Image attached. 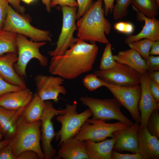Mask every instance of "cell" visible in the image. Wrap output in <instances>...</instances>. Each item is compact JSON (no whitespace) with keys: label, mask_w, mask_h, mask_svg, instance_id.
Instances as JSON below:
<instances>
[{"label":"cell","mask_w":159,"mask_h":159,"mask_svg":"<svg viewBox=\"0 0 159 159\" xmlns=\"http://www.w3.org/2000/svg\"><path fill=\"white\" fill-rule=\"evenodd\" d=\"M10 140L9 139H4L0 141V150L3 147L8 144Z\"/></svg>","instance_id":"47"},{"label":"cell","mask_w":159,"mask_h":159,"mask_svg":"<svg viewBox=\"0 0 159 159\" xmlns=\"http://www.w3.org/2000/svg\"><path fill=\"white\" fill-rule=\"evenodd\" d=\"M78 9L77 12V19H79L88 10L91 6L92 0H77Z\"/></svg>","instance_id":"33"},{"label":"cell","mask_w":159,"mask_h":159,"mask_svg":"<svg viewBox=\"0 0 159 159\" xmlns=\"http://www.w3.org/2000/svg\"><path fill=\"white\" fill-rule=\"evenodd\" d=\"M24 109L16 111L0 106V129L4 139L10 140L15 134L18 120Z\"/></svg>","instance_id":"22"},{"label":"cell","mask_w":159,"mask_h":159,"mask_svg":"<svg viewBox=\"0 0 159 159\" xmlns=\"http://www.w3.org/2000/svg\"><path fill=\"white\" fill-rule=\"evenodd\" d=\"M105 5L104 14L107 16L109 12L112 13L115 0H102Z\"/></svg>","instance_id":"43"},{"label":"cell","mask_w":159,"mask_h":159,"mask_svg":"<svg viewBox=\"0 0 159 159\" xmlns=\"http://www.w3.org/2000/svg\"><path fill=\"white\" fill-rule=\"evenodd\" d=\"M112 12L113 17L115 20L121 19L128 15V8L132 3V0H115Z\"/></svg>","instance_id":"29"},{"label":"cell","mask_w":159,"mask_h":159,"mask_svg":"<svg viewBox=\"0 0 159 159\" xmlns=\"http://www.w3.org/2000/svg\"><path fill=\"white\" fill-rule=\"evenodd\" d=\"M45 105L36 92L24 108L21 117L27 122L33 123L40 120Z\"/></svg>","instance_id":"24"},{"label":"cell","mask_w":159,"mask_h":159,"mask_svg":"<svg viewBox=\"0 0 159 159\" xmlns=\"http://www.w3.org/2000/svg\"><path fill=\"white\" fill-rule=\"evenodd\" d=\"M133 6L148 18L155 17L158 14L159 3L157 0H132Z\"/></svg>","instance_id":"26"},{"label":"cell","mask_w":159,"mask_h":159,"mask_svg":"<svg viewBox=\"0 0 159 159\" xmlns=\"http://www.w3.org/2000/svg\"><path fill=\"white\" fill-rule=\"evenodd\" d=\"M147 72L150 79L159 84V70Z\"/></svg>","instance_id":"45"},{"label":"cell","mask_w":159,"mask_h":159,"mask_svg":"<svg viewBox=\"0 0 159 159\" xmlns=\"http://www.w3.org/2000/svg\"><path fill=\"white\" fill-rule=\"evenodd\" d=\"M2 29L28 37L35 42L51 41L49 31L33 26L27 17L17 12L9 5Z\"/></svg>","instance_id":"7"},{"label":"cell","mask_w":159,"mask_h":159,"mask_svg":"<svg viewBox=\"0 0 159 159\" xmlns=\"http://www.w3.org/2000/svg\"><path fill=\"white\" fill-rule=\"evenodd\" d=\"M0 159H16L12 150L9 144L0 150Z\"/></svg>","instance_id":"38"},{"label":"cell","mask_w":159,"mask_h":159,"mask_svg":"<svg viewBox=\"0 0 159 159\" xmlns=\"http://www.w3.org/2000/svg\"><path fill=\"white\" fill-rule=\"evenodd\" d=\"M114 29L120 33L130 35L133 32L135 27L131 22L122 21L116 23L114 25Z\"/></svg>","instance_id":"32"},{"label":"cell","mask_w":159,"mask_h":159,"mask_svg":"<svg viewBox=\"0 0 159 159\" xmlns=\"http://www.w3.org/2000/svg\"><path fill=\"white\" fill-rule=\"evenodd\" d=\"M150 80L148 72L141 74L140 83L141 94L138 104L140 118V128L146 125L151 113L154 110L159 109V103L155 100L150 92Z\"/></svg>","instance_id":"14"},{"label":"cell","mask_w":159,"mask_h":159,"mask_svg":"<svg viewBox=\"0 0 159 159\" xmlns=\"http://www.w3.org/2000/svg\"><path fill=\"white\" fill-rule=\"evenodd\" d=\"M34 79L36 93L43 101L51 100L57 103L59 102L60 94L65 95L67 93L66 89L62 86L64 79L61 77L39 74Z\"/></svg>","instance_id":"13"},{"label":"cell","mask_w":159,"mask_h":159,"mask_svg":"<svg viewBox=\"0 0 159 159\" xmlns=\"http://www.w3.org/2000/svg\"><path fill=\"white\" fill-rule=\"evenodd\" d=\"M84 141L89 159H112V152L115 141L113 136L110 139L98 142L90 140Z\"/></svg>","instance_id":"21"},{"label":"cell","mask_w":159,"mask_h":159,"mask_svg":"<svg viewBox=\"0 0 159 159\" xmlns=\"http://www.w3.org/2000/svg\"><path fill=\"white\" fill-rule=\"evenodd\" d=\"M138 147L137 153L144 159L159 158L158 138L151 134L146 125L139 128L138 133Z\"/></svg>","instance_id":"17"},{"label":"cell","mask_w":159,"mask_h":159,"mask_svg":"<svg viewBox=\"0 0 159 159\" xmlns=\"http://www.w3.org/2000/svg\"><path fill=\"white\" fill-rule=\"evenodd\" d=\"M77 103H67L62 113L57 115L56 120L61 124L60 129L56 132V138L59 140L58 147L67 139L74 137L85 122L92 116L91 110L87 109L80 113L77 111Z\"/></svg>","instance_id":"5"},{"label":"cell","mask_w":159,"mask_h":159,"mask_svg":"<svg viewBox=\"0 0 159 159\" xmlns=\"http://www.w3.org/2000/svg\"><path fill=\"white\" fill-rule=\"evenodd\" d=\"M17 34L11 31L0 30V57L6 53L17 54Z\"/></svg>","instance_id":"25"},{"label":"cell","mask_w":159,"mask_h":159,"mask_svg":"<svg viewBox=\"0 0 159 159\" xmlns=\"http://www.w3.org/2000/svg\"><path fill=\"white\" fill-rule=\"evenodd\" d=\"M102 0H97L77 23L79 39L91 43L98 42L107 44L109 42L105 34H109L112 26L105 17Z\"/></svg>","instance_id":"2"},{"label":"cell","mask_w":159,"mask_h":159,"mask_svg":"<svg viewBox=\"0 0 159 159\" xmlns=\"http://www.w3.org/2000/svg\"><path fill=\"white\" fill-rule=\"evenodd\" d=\"M59 5L60 6H67L71 7L78 6L77 1L75 0H52L51 6L53 7Z\"/></svg>","instance_id":"39"},{"label":"cell","mask_w":159,"mask_h":159,"mask_svg":"<svg viewBox=\"0 0 159 159\" xmlns=\"http://www.w3.org/2000/svg\"><path fill=\"white\" fill-rule=\"evenodd\" d=\"M64 109L59 110L55 109L52 102L45 101V105L41 118V140L42 149L45 159H52L55 156L56 150L52 144V140L55 137L52 119L55 116L62 113Z\"/></svg>","instance_id":"11"},{"label":"cell","mask_w":159,"mask_h":159,"mask_svg":"<svg viewBox=\"0 0 159 159\" xmlns=\"http://www.w3.org/2000/svg\"><path fill=\"white\" fill-rule=\"evenodd\" d=\"M8 3L11 4L15 11L20 14L24 13L25 8L20 4V0H7Z\"/></svg>","instance_id":"42"},{"label":"cell","mask_w":159,"mask_h":159,"mask_svg":"<svg viewBox=\"0 0 159 159\" xmlns=\"http://www.w3.org/2000/svg\"><path fill=\"white\" fill-rule=\"evenodd\" d=\"M150 54L151 55H159V40L154 42L150 49Z\"/></svg>","instance_id":"44"},{"label":"cell","mask_w":159,"mask_h":159,"mask_svg":"<svg viewBox=\"0 0 159 159\" xmlns=\"http://www.w3.org/2000/svg\"><path fill=\"white\" fill-rule=\"evenodd\" d=\"M59 147L57 153L58 158L89 159L84 141L72 137L65 140Z\"/></svg>","instance_id":"20"},{"label":"cell","mask_w":159,"mask_h":159,"mask_svg":"<svg viewBox=\"0 0 159 159\" xmlns=\"http://www.w3.org/2000/svg\"><path fill=\"white\" fill-rule=\"evenodd\" d=\"M139 123L135 122L127 128L115 131L113 133L115 139L113 150L117 152L127 151L137 153L138 133Z\"/></svg>","instance_id":"15"},{"label":"cell","mask_w":159,"mask_h":159,"mask_svg":"<svg viewBox=\"0 0 159 159\" xmlns=\"http://www.w3.org/2000/svg\"><path fill=\"white\" fill-rule=\"evenodd\" d=\"M8 3L7 0H0V30L2 29L6 17Z\"/></svg>","instance_id":"37"},{"label":"cell","mask_w":159,"mask_h":159,"mask_svg":"<svg viewBox=\"0 0 159 159\" xmlns=\"http://www.w3.org/2000/svg\"><path fill=\"white\" fill-rule=\"evenodd\" d=\"M16 40L18 59L14 67L20 77L22 78L26 77V68L32 59H37L42 66L46 67L48 65V58L42 54L39 50L40 47L46 44L45 42L30 41L25 36L17 34Z\"/></svg>","instance_id":"6"},{"label":"cell","mask_w":159,"mask_h":159,"mask_svg":"<svg viewBox=\"0 0 159 159\" xmlns=\"http://www.w3.org/2000/svg\"><path fill=\"white\" fill-rule=\"evenodd\" d=\"M112 159H144L139 153L122 154L113 150L111 154Z\"/></svg>","instance_id":"36"},{"label":"cell","mask_w":159,"mask_h":159,"mask_svg":"<svg viewBox=\"0 0 159 159\" xmlns=\"http://www.w3.org/2000/svg\"><path fill=\"white\" fill-rule=\"evenodd\" d=\"M16 159H40L37 153L32 150H26L20 153Z\"/></svg>","instance_id":"40"},{"label":"cell","mask_w":159,"mask_h":159,"mask_svg":"<svg viewBox=\"0 0 159 159\" xmlns=\"http://www.w3.org/2000/svg\"><path fill=\"white\" fill-rule=\"evenodd\" d=\"M80 100L91 110L93 119L105 121L116 120L129 127L134 123L122 114L121 106L114 98L101 99L85 96L81 97Z\"/></svg>","instance_id":"4"},{"label":"cell","mask_w":159,"mask_h":159,"mask_svg":"<svg viewBox=\"0 0 159 159\" xmlns=\"http://www.w3.org/2000/svg\"><path fill=\"white\" fill-rule=\"evenodd\" d=\"M3 138V136L1 132V131L0 129V141L2 140Z\"/></svg>","instance_id":"49"},{"label":"cell","mask_w":159,"mask_h":159,"mask_svg":"<svg viewBox=\"0 0 159 159\" xmlns=\"http://www.w3.org/2000/svg\"><path fill=\"white\" fill-rule=\"evenodd\" d=\"M157 1L158 2V3H159V0H157Z\"/></svg>","instance_id":"50"},{"label":"cell","mask_w":159,"mask_h":159,"mask_svg":"<svg viewBox=\"0 0 159 159\" xmlns=\"http://www.w3.org/2000/svg\"><path fill=\"white\" fill-rule=\"evenodd\" d=\"M22 89L18 86L9 83L0 77V96L8 92L19 91Z\"/></svg>","instance_id":"34"},{"label":"cell","mask_w":159,"mask_h":159,"mask_svg":"<svg viewBox=\"0 0 159 159\" xmlns=\"http://www.w3.org/2000/svg\"><path fill=\"white\" fill-rule=\"evenodd\" d=\"M52 0H42L43 3L45 5L46 9L48 12L51 11V3Z\"/></svg>","instance_id":"46"},{"label":"cell","mask_w":159,"mask_h":159,"mask_svg":"<svg viewBox=\"0 0 159 159\" xmlns=\"http://www.w3.org/2000/svg\"><path fill=\"white\" fill-rule=\"evenodd\" d=\"M154 42L148 39H144L131 42L128 45L130 48L135 51L146 60L150 55V49Z\"/></svg>","instance_id":"27"},{"label":"cell","mask_w":159,"mask_h":159,"mask_svg":"<svg viewBox=\"0 0 159 159\" xmlns=\"http://www.w3.org/2000/svg\"><path fill=\"white\" fill-rule=\"evenodd\" d=\"M111 44H107L103 53L100 61V70L105 71L114 67L117 62L113 57L112 51Z\"/></svg>","instance_id":"28"},{"label":"cell","mask_w":159,"mask_h":159,"mask_svg":"<svg viewBox=\"0 0 159 159\" xmlns=\"http://www.w3.org/2000/svg\"><path fill=\"white\" fill-rule=\"evenodd\" d=\"M147 130L152 135L159 138L158 109L154 110L150 115L146 124Z\"/></svg>","instance_id":"30"},{"label":"cell","mask_w":159,"mask_h":159,"mask_svg":"<svg viewBox=\"0 0 159 159\" xmlns=\"http://www.w3.org/2000/svg\"><path fill=\"white\" fill-rule=\"evenodd\" d=\"M25 3L27 4H30L34 0H21Z\"/></svg>","instance_id":"48"},{"label":"cell","mask_w":159,"mask_h":159,"mask_svg":"<svg viewBox=\"0 0 159 159\" xmlns=\"http://www.w3.org/2000/svg\"><path fill=\"white\" fill-rule=\"evenodd\" d=\"M82 82L84 85L90 91L95 90L99 87L104 86L103 80L94 74L87 75L83 78Z\"/></svg>","instance_id":"31"},{"label":"cell","mask_w":159,"mask_h":159,"mask_svg":"<svg viewBox=\"0 0 159 159\" xmlns=\"http://www.w3.org/2000/svg\"><path fill=\"white\" fill-rule=\"evenodd\" d=\"M94 74L99 78L115 85L131 86L140 83L141 74L127 66L117 62L112 69L96 70Z\"/></svg>","instance_id":"12"},{"label":"cell","mask_w":159,"mask_h":159,"mask_svg":"<svg viewBox=\"0 0 159 159\" xmlns=\"http://www.w3.org/2000/svg\"><path fill=\"white\" fill-rule=\"evenodd\" d=\"M132 8L136 12L137 20L144 21L145 24L142 30L138 34L129 35L125 39V44H128L143 39H147L153 41L159 40V21L155 17H148L133 6Z\"/></svg>","instance_id":"16"},{"label":"cell","mask_w":159,"mask_h":159,"mask_svg":"<svg viewBox=\"0 0 159 159\" xmlns=\"http://www.w3.org/2000/svg\"><path fill=\"white\" fill-rule=\"evenodd\" d=\"M62 12V24L60 33L56 43V47L52 51H49L48 54L52 57L63 54L78 39L73 36L77 30L76 23L77 19V7L61 6Z\"/></svg>","instance_id":"9"},{"label":"cell","mask_w":159,"mask_h":159,"mask_svg":"<svg viewBox=\"0 0 159 159\" xmlns=\"http://www.w3.org/2000/svg\"><path fill=\"white\" fill-rule=\"evenodd\" d=\"M33 95L27 88L8 92L0 96V106L7 109L18 111L26 107Z\"/></svg>","instance_id":"19"},{"label":"cell","mask_w":159,"mask_h":159,"mask_svg":"<svg viewBox=\"0 0 159 159\" xmlns=\"http://www.w3.org/2000/svg\"><path fill=\"white\" fill-rule=\"evenodd\" d=\"M98 52L95 43L89 44L79 38L63 54L52 57L49 72L64 79H75L92 69Z\"/></svg>","instance_id":"1"},{"label":"cell","mask_w":159,"mask_h":159,"mask_svg":"<svg viewBox=\"0 0 159 159\" xmlns=\"http://www.w3.org/2000/svg\"><path fill=\"white\" fill-rule=\"evenodd\" d=\"M113 57L117 62L126 65L141 74L147 72L145 60L132 49L120 51Z\"/></svg>","instance_id":"23"},{"label":"cell","mask_w":159,"mask_h":159,"mask_svg":"<svg viewBox=\"0 0 159 159\" xmlns=\"http://www.w3.org/2000/svg\"><path fill=\"white\" fill-rule=\"evenodd\" d=\"M18 59L17 54L9 53L0 57V77L9 83L27 88L24 81L16 72L14 65Z\"/></svg>","instance_id":"18"},{"label":"cell","mask_w":159,"mask_h":159,"mask_svg":"<svg viewBox=\"0 0 159 159\" xmlns=\"http://www.w3.org/2000/svg\"><path fill=\"white\" fill-rule=\"evenodd\" d=\"M149 85L153 97L159 103V84L150 79Z\"/></svg>","instance_id":"41"},{"label":"cell","mask_w":159,"mask_h":159,"mask_svg":"<svg viewBox=\"0 0 159 159\" xmlns=\"http://www.w3.org/2000/svg\"><path fill=\"white\" fill-rule=\"evenodd\" d=\"M103 80L104 86L110 91L121 105L128 110L135 122L140 123V113L138 104L141 94L140 84L131 86H118Z\"/></svg>","instance_id":"10"},{"label":"cell","mask_w":159,"mask_h":159,"mask_svg":"<svg viewBox=\"0 0 159 159\" xmlns=\"http://www.w3.org/2000/svg\"><path fill=\"white\" fill-rule=\"evenodd\" d=\"M145 63L147 68V72H151L159 70V56L149 55Z\"/></svg>","instance_id":"35"},{"label":"cell","mask_w":159,"mask_h":159,"mask_svg":"<svg viewBox=\"0 0 159 159\" xmlns=\"http://www.w3.org/2000/svg\"><path fill=\"white\" fill-rule=\"evenodd\" d=\"M41 126L40 120L29 123L20 117L16 132L8 144L16 158L24 151L32 150L37 153L40 159H45L40 143Z\"/></svg>","instance_id":"3"},{"label":"cell","mask_w":159,"mask_h":159,"mask_svg":"<svg viewBox=\"0 0 159 159\" xmlns=\"http://www.w3.org/2000/svg\"><path fill=\"white\" fill-rule=\"evenodd\" d=\"M129 127L120 121L108 123L101 120L88 119L84 123L78 132L74 137L82 141L90 140L95 142L103 140L113 136V133Z\"/></svg>","instance_id":"8"}]
</instances>
